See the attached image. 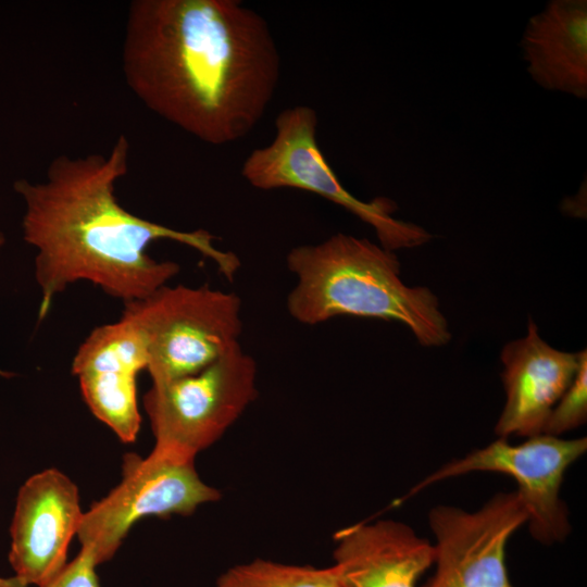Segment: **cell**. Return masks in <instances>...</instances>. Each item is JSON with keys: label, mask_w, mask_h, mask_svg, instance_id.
<instances>
[{"label": "cell", "mask_w": 587, "mask_h": 587, "mask_svg": "<svg viewBox=\"0 0 587 587\" xmlns=\"http://www.w3.org/2000/svg\"><path fill=\"white\" fill-rule=\"evenodd\" d=\"M122 70L149 110L221 146L246 137L264 115L280 55L266 20L239 0H134Z\"/></svg>", "instance_id": "1"}, {"label": "cell", "mask_w": 587, "mask_h": 587, "mask_svg": "<svg viewBox=\"0 0 587 587\" xmlns=\"http://www.w3.org/2000/svg\"><path fill=\"white\" fill-rule=\"evenodd\" d=\"M128 165L129 141L121 135L109 153L61 154L50 162L43 180L14 183L25 203L24 240L36 249L39 320L48 314L55 296L80 280L123 303L166 285L179 265L147 253L148 246L159 239L196 249L229 280L239 268L237 255L218 250L208 230H177L123 208L115 186Z\"/></svg>", "instance_id": "2"}, {"label": "cell", "mask_w": 587, "mask_h": 587, "mask_svg": "<svg viewBox=\"0 0 587 587\" xmlns=\"http://www.w3.org/2000/svg\"><path fill=\"white\" fill-rule=\"evenodd\" d=\"M286 263L297 277L287 310L299 323L316 325L352 315L400 322L425 347L451 339L436 295L424 286H407L395 252L366 238L338 233L292 248Z\"/></svg>", "instance_id": "3"}, {"label": "cell", "mask_w": 587, "mask_h": 587, "mask_svg": "<svg viewBox=\"0 0 587 587\" xmlns=\"http://www.w3.org/2000/svg\"><path fill=\"white\" fill-rule=\"evenodd\" d=\"M141 333L152 384L200 372L239 344L241 300L209 286L162 287L124 303Z\"/></svg>", "instance_id": "4"}, {"label": "cell", "mask_w": 587, "mask_h": 587, "mask_svg": "<svg viewBox=\"0 0 587 587\" xmlns=\"http://www.w3.org/2000/svg\"><path fill=\"white\" fill-rule=\"evenodd\" d=\"M317 114L308 105L283 110L275 136L243 161L242 177L254 188H294L315 193L348 210L372 226L387 250L422 246L432 235L422 226L394 217L398 205L386 197L362 201L341 185L316 141Z\"/></svg>", "instance_id": "5"}, {"label": "cell", "mask_w": 587, "mask_h": 587, "mask_svg": "<svg viewBox=\"0 0 587 587\" xmlns=\"http://www.w3.org/2000/svg\"><path fill=\"white\" fill-rule=\"evenodd\" d=\"M257 364L240 344L198 373L152 384L143 397L154 450L195 461L257 398Z\"/></svg>", "instance_id": "6"}, {"label": "cell", "mask_w": 587, "mask_h": 587, "mask_svg": "<svg viewBox=\"0 0 587 587\" xmlns=\"http://www.w3.org/2000/svg\"><path fill=\"white\" fill-rule=\"evenodd\" d=\"M121 483L84 512L77 537L98 565L109 561L130 527L145 516L190 515L221 492L199 477L195 461L152 450L126 453Z\"/></svg>", "instance_id": "7"}, {"label": "cell", "mask_w": 587, "mask_h": 587, "mask_svg": "<svg viewBox=\"0 0 587 587\" xmlns=\"http://www.w3.org/2000/svg\"><path fill=\"white\" fill-rule=\"evenodd\" d=\"M586 437L562 439L540 434L522 444L499 438L460 460H453L421 480L402 499L432 484L470 472H498L513 477L526 512L532 536L545 544L562 541L571 530L567 510L560 499L566 469L586 452ZM401 500V501H402Z\"/></svg>", "instance_id": "8"}, {"label": "cell", "mask_w": 587, "mask_h": 587, "mask_svg": "<svg viewBox=\"0 0 587 587\" xmlns=\"http://www.w3.org/2000/svg\"><path fill=\"white\" fill-rule=\"evenodd\" d=\"M527 522L517 492L495 495L479 510L438 505L429 513L436 570L422 587H513L505 563L511 535Z\"/></svg>", "instance_id": "9"}, {"label": "cell", "mask_w": 587, "mask_h": 587, "mask_svg": "<svg viewBox=\"0 0 587 587\" xmlns=\"http://www.w3.org/2000/svg\"><path fill=\"white\" fill-rule=\"evenodd\" d=\"M83 515L77 486L66 475L47 469L30 476L20 488L10 528L15 575L0 578V587H45L54 579Z\"/></svg>", "instance_id": "10"}, {"label": "cell", "mask_w": 587, "mask_h": 587, "mask_svg": "<svg viewBox=\"0 0 587 587\" xmlns=\"http://www.w3.org/2000/svg\"><path fill=\"white\" fill-rule=\"evenodd\" d=\"M147 366L143 337L125 315L93 328L72 362L89 410L125 444L134 442L140 428L137 377Z\"/></svg>", "instance_id": "11"}, {"label": "cell", "mask_w": 587, "mask_h": 587, "mask_svg": "<svg viewBox=\"0 0 587 587\" xmlns=\"http://www.w3.org/2000/svg\"><path fill=\"white\" fill-rule=\"evenodd\" d=\"M500 358L507 400L496 434L505 439L542 434L550 413L577 374L582 351L552 348L529 320L527 335L508 342Z\"/></svg>", "instance_id": "12"}, {"label": "cell", "mask_w": 587, "mask_h": 587, "mask_svg": "<svg viewBox=\"0 0 587 587\" xmlns=\"http://www.w3.org/2000/svg\"><path fill=\"white\" fill-rule=\"evenodd\" d=\"M334 541L344 587H416L435 560L434 545L392 520L353 524Z\"/></svg>", "instance_id": "13"}, {"label": "cell", "mask_w": 587, "mask_h": 587, "mask_svg": "<svg viewBox=\"0 0 587 587\" xmlns=\"http://www.w3.org/2000/svg\"><path fill=\"white\" fill-rule=\"evenodd\" d=\"M530 77L548 90L587 98V1L552 0L521 40Z\"/></svg>", "instance_id": "14"}, {"label": "cell", "mask_w": 587, "mask_h": 587, "mask_svg": "<svg viewBox=\"0 0 587 587\" xmlns=\"http://www.w3.org/2000/svg\"><path fill=\"white\" fill-rule=\"evenodd\" d=\"M215 587H344L336 564L326 567L295 565L255 559L232 566Z\"/></svg>", "instance_id": "15"}, {"label": "cell", "mask_w": 587, "mask_h": 587, "mask_svg": "<svg viewBox=\"0 0 587 587\" xmlns=\"http://www.w3.org/2000/svg\"><path fill=\"white\" fill-rule=\"evenodd\" d=\"M587 419V354L582 351L577 374L550 413L542 434L559 436L583 425Z\"/></svg>", "instance_id": "16"}, {"label": "cell", "mask_w": 587, "mask_h": 587, "mask_svg": "<svg viewBox=\"0 0 587 587\" xmlns=\"http://www.w3.org/2000/svg\"><path fill=\"white\" fill-rule=\"evenodd\" d=\"M97 566L93 557L80 548L75 559L66 563L60 574L45 587H100Z\"/></svg>", "instance_id": "17"}, {"label": "cell", "mask_w": 587, "mask_h": 587, "mask_svg": "<svg viewBox=\"0 0 587 587\" xmlns=\"http://www.w3.org/2000/svg\"><path fill=\"white\" fill-rule=\"evenodd\" d=\"M3 243H4V236H3V234L0 232V249H1V247L3 246Z\"/></svg>", "instance_id": "18"}]
</instances>
